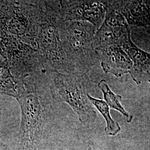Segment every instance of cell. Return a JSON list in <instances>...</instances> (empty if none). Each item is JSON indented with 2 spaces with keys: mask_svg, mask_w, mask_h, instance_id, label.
Masks as SVG:
<instances>
[{
  "mask_svg": "<svg viewBox=\"0 0 150 150\" xmlns=\"http://www.w3.org/2000/svg\"><path fill=\"white\" fill-rule=\"evenodd\" d=\"M56 25L64 51L67 74L88 75L100 60L93 45L96 27L84 21H66L57 19Z\"/></svg>",
  "mask_w": 150,
  "mask_h": 150,
  "instance_id": "cell-1",
  "label": "cell"
},
{
  "mask_svg": "<svg viewBox=\"0 0 150 150\" xmlns=\"http://www.w3.org/2000/svg\"><path fill=\"white\" fill-rule=\"evenodd\" d=\"M51 92L55 100L69 105L77 115L81 123L94 121L96 117L93 105L89 101L86 86L88 75L52 72Z\"/></svg>",
  "mask_w": 150,
  "mask_h": 150,
  "instance_id": "cell-2",
  "label": "cell"
},
{
  "mask_svg": "<svg viewBox=\"0 0 150 150\" xmlns=\"http://www.w3.org/2000/svg\"><path fill=\"white\" fill-rule=\"evenodd\" d=\"M0 55L8 63L12 74L25 82L35 72L45 71L38 50L5 31L0 35Z\"/></svg>",
  "mask_w": 150,
  "mask_h": 150,
  "instance_id": "cell-3",
  "label": "cell"
},
{
  "mask_svg": "<svg viewBox=\"0 0 150 150\" xmlns=\"http://www.w3.org/2000/svg\"><path fill=\"white\" fill-rule=\"evenodd\" d=\"M44 8L43 17L38 25L35 38L37 50L46 72L67 74L58 28L54 17L46 10L45 5Z\"/></svg>",
  "mask_w": 150,
  "mask_h": 150,
  "instance_id": "cell-4",
  "label": "cell"
},
{
  "mask_svg": "<svg viewBox=\"0 0 150 150\" xmlns=\"http://www.w3.org/2000/svg\"><path fill=\"white\" fill-rule=\"evenodd\" d=\"M21 113L18 138L25 150H40L43 136V106L35 91L16 99Z\"/></svg>",
  "mask_w": 150,
  "mask_h": 150,
  "instance_id": "cell-5",
  "label": "cell"
},
{
  "mask_svg": "<svg viewBox=\"0 0 150 150\" xmlns=\"http://www.w3.org/2000/svg\"><path fill=\"white\" fill-rule=\"evenodd\" d=\"M59 18L66 21L87 22L97 30L104 21L110 1H47Z\"/></svg>",
  "mask_w": 150,
  "mask_h": 150,
  "instance_id": "cell-6",
  "label": "cell"
},
{
  "mask_svg": "<svg viewBox=\"0 0 150 150\" xmlns=\"http://www.w3.org/2000/svg\"><path fill=\"white\" fill-rule=\"evenodd\" d=\"M129 35L131 32L127 22L118 10L116 2L110 1L104 21L94 36V48L98 52L110 46H120Z\"/></svg>",
  "mask_w": 150,
  "mask_h": 150,
  "instance_id": "cell-7",
  "label": "cell"
},
{
  "mask_svg": "<svg viewBox=\"0 0 150 150\" xmlns=\"http://www.w3.org/2000/svg\"><path fill=\"white\" fill-rule=\"evenodd\" d=\"M120 46L129 55L132 62L129 72L137 85L150 82V54L136 46L132 41L131 35L123 40Z\"/></svg>",
  "mask_w": 150,
  "mask_h": 150,
  "instance_id": "cell-8",
  "label": "cell"
},
{
  "mask_svg": "<svg viewBox=\"0 0 150 150\" xmlns=\"http://www.w3.org/2000/svg\"><path fill=\"white\" fill-rule=\"evenodd\" d=\"M100 56L101 66L106 74L117 77L130 72L132 62L129 55L121 46L112 45L98 52Z\"/></svg>",
  "mask_w": 150,
  "mask_h": 150,
  "instance_id": "cell-9",
  "label": "cell"
},
{
  "mask_svg": "<svg viewBox=\"0 0 150 150\" xmlns=\"http://www.w3.org/2000/svg\"><path fill=\"white\" fill-rule=\"evenodd\" d=\"M116 5L127 23L143 26L150 23V2L131 1Z\"/></svg>",
  "mask_w": 150,
  "mask_h": 150,
  "instance_id": "cell-10",
  "label": "cell"
},
{
  "mask_svg": "<svg viewBox=\"0 0 150 150\" xmlns=\"http://www.w3.org/2000/svg\"><path fill=\"white\" fill-rule=\"evenodd\" d=\"M98 86L102 91L105 101L108 107L115 109L121 113L125 117L127 122H130L133 119V116L127 112L121 103L122 96L115 94L110 88L107 81L105 80H101L98 83Z\"/></svg>",
  "mask_w": 150,
  "mask_h": 150,
  "instance_id": "cell-11",
  "label": "cell"
},
{
  "mask_svg": "<svg viewBox=\"0 0 150 150\" xmlns=\"http://www.w3.org/2000/svg\"><path fill=\"white\" fill-rule=\"evenodd\" d=\"M87 97L92 105L96 108L105 118L106 122V127L105 129L106 133L110 136H115L121 130L120 126L111 117L110 113V107L106 102L102 100L93 97L89 94L87 95Z\"/></svg>",
  "mask_w": 150,
  "mask_h": 150,
  "instance_id": "cell-12",
  "label": "cell"
},
{
  "mask_svg": "<svg viewBox=\"0 0 150 150\" xmlns=\"http://www.w3.org/2000/svg\"><path fill=\"white\" fill-rule=\"evenodd\" d=\"M0 150H11V149L0 139Z\"/></svg>",
  "mask_w": 150,
  "mask_h": 150,
  "instance_id": "cell-13",
  "label": "cell"
},
{
  "mask_svg": "<svg viewBox=\"0 0 150 150\" xmlns=\"http://www.w3.org/2000/svg\"><path fill=\"white\" fill-rule=\"evenodd\" d=\"M88 150H92V148H91V147H88Z\"/></svg>",
  "mask_w": 150,
  "mask_h": 150,
  "instance_id": "cell-14",
  "label": "cell"
}]
</instances>
